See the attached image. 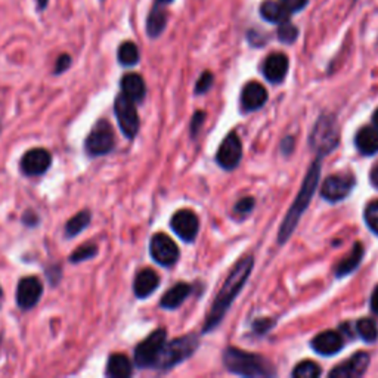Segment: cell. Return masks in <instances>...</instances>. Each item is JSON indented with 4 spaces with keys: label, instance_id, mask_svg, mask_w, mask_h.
Returning <instances> with one entry per match:
<instances>
[{
    "label": "cell",
    "instance_id": "cell-1",
    "mask_svg": "<svg viewBox=\"0 0 378 378\" xmlns=\"http://www.w3.org/2000/svg\"><path fill=\"white\" fill-rule=\"evenodd\" d=\"M255 260L251 256H246L238 260V263L230 270L226 281L223 282L222 288L217 292V296L212 304V310L207 315L206 324L203 327V332H212L217 325L222 322L230 304L234 303L239 291L244 288L246 282L253 270Z\"/></svg>",
    "mask_w": 378,
    "mask_h": 378
},
{
    "label": "cell",
    "instance_id": "cell-2",
    "mask_svg": "<svg viewBox=\"0 0 378 378\" xmlns=\"http://www.w3.org/2000/svg\"><path fill=\"white\" fill-rule=\"evenodd\" d=\"M321 160H322V157L318 155V159L312 163L310 169H309L306 177H304L303 185L300 188L296 199H294V203H292L291 208L288 210L286 219H284V222H282L281 229L278 232L279 244H284L286 241L290 239L291 234L294 232V229H296V226L299 225V220L303 216L304 210H306L310 204V199H312L315 191H317L318 183H319Z\"/></svg>",
    "mask_w": 378,
    "mask_h": 378
},
{
    "label": "cell",
    "instance_id": "cell-3",
    "mask_svg": "<svg viewBox=\"0 0 378 378\" xmlns=\"http://www.w3.org/2000/svg\"><path fill=\"white\" fill-rule=\"evenodd\" d=\"M223 364L228 371L241 377H272L275 370L272 364L263 356L241 350L237 348H228L223 352Z\"/></svg>",
    "mask_w": 378,
    "mask_h": 378
},
{
    "label": "cell",
    "instance_id": "cell-4",
    "mask_svg": "<svg viewBox=\"0 0 378 378\" xmlns=\"http://www.w3.org/2000/svg\"><path fill=\"white\" fill-rule=\"evenodd\" d=\"M198 348V337L195 334H188L183 337L175 339L170 343H166L160 352L159 359L154 368L169 370L175 365L188 359Z\"/></svg>",
    "mask_w": 378,
    "mask_h": 378
},
{
    "label": "cell",
    "instance_id": "cell-5",
    "mask_svg": "<svg viewBox=\"0 0 378 378\" xmlns=\"http://www.w3.org/2000/svg\"><path fill=\"white\" fill-rule=\"evenodd\" d=\"M310 146L318 155L324 157L330 154L339 145V128L337 121L330 114H324L315 123L310 138Z\"/></svg>",
    "mask_w": 378,
    "mask_h": 378
},
{
    "label": "cell",
    "instance_id": "cell-6",
    "mask_svg": "<svg viewBox=\"0 0 378 378\" xmlns=\"http://www.w3.org/2000/svg\"><path fill=\"white\" fill-rule=\"evenodd\" d=\"M166 330H157L148 335L138 348L135 349V362L139 368H154L159 359L163 346L166 344Z\"/></svg>",
    "mask_w": 378,
    "mask_h": 378
},
{
    "label": "cell",
    "instance_id": "cell-7",
    "mask_svg": "<svg viewBox=\"0 0 378 378\" xmlns=\"http://www.w3.org/2000/svg\"><path fill=\"white\" fill-rule=\"evenodd\" d=\"M115 145V138L111 124L105 120H99L93 126L92 132L86 139V152L92 157L105 155L112 151Z\"/></svg>",
    "mask_w": 378,
    "mask_h": 378
},
{
    "label": "cell",
    "instance_id": "cell-8",
    "mask_svg": "<svg viewBox=\"0 0 378 378\" xmlns=\"http://www.w3.org/2000/svg\"><path fill=\"white\" fill-rule=\"evenodd\" d=\"M114 112L123 135L128 139H133L139 130V115L136 111L135 102L121 93L114 103Z\"/></svg>",
    "mask_w": 378,
    "mask_h": 378
},
{
    "label": "cell",
    "instance_id": "cell-9",
    "mask_svg": "<svg viewBox=\"0 0 378 378\" xmlns=\"http://www.w3.org/2000/svg\"><path fill=\"white\" fill-rule=\"evenodd\" d=\"M151 256L161 266H172L179 259V248L166 234H155L151 239Z\"/></svg>",
    "mask_w": 378,
    "mask_h": 378
},
{
    "label": "cell",
    "instance_id": "cell-10",
    "mask_svg": "<svg viewBox=\"0 0 378 378\" xmlns=\"http://www.w3.org/2000/svg\"><path fill=\"white\" fill-rule=\"evenodd\" d=\"M353 176L349 175H332L324 182L321 195L330 203H337L348 197L355 188Z\"/></svg>",
    "mask_w": 378,
    "mask_h": 378
},
{
    "label": "cell",
    "instance_id": "cell-11",
    "mask_svg": "<svg viewBox=\"0 0 378 378\" xmlns=\"http://www.w3.org/2000/svg\"><path fill=\"white\" fill-rule=\"evenodd\" d=\"M243 157V145L237 133H229L217 151V163L225 170H232Z\"/></svg>",
    "mask_w": 378,
    "mask_h": 378
},
{
    "label": "cell",
    "instance_id": "cell-12",
    "mask_svg": "<svg viewBox=\"0 0 378 378\" xmlns=\"http://www.w3.org/2000/svg\"><path fill=\"white\" fill-rule=\"evenodd\" d=\"M170 226L177 237L186 241V243H191V241L197 238L199 222L197 215L191 212V210H179L172 217Z\"/></svg>",
    "mask_w": 378,
    "mask_h": 378
},
{
    "label": "cell",
    "instance_id": "cell-13",
    "mask_svg": "<svg viewBox=\"0 0 378 378\" xmlns=\"http://www.w3.org/2000/svg\"><path fill=\"white\" fill-rule=\"evenodd\" d=\"M41 292H43V286L39 278L27 277L23 278L18 284L17 290V303L21 309H31L39 303Z\"/></svg>",
    "mask_w": 378,
    "mask_h": 378
},
{
    "label": "cell",
    "instance_id": "cell-14",
    "mask_svg": "<svg viewBox=\"0 0 378 378\" xmlns=\"http://www.w3.org/2000/svg\"><path fill=\"white\" fill-rule=\"evenodd\" d=\"M52 164V155L43 148L30 150L21 160V169L27 176L43 175Z\"/></svg>",
    "mask_w": 378,
    "mask_h": 378
},
{
    "label": "cell",
    "instance_id": "cell-15",
    "mask_svg": "<svg viewBox=\"0 0 378 378\" xmlns=\"http://www.w3.org/2000/svg\"><path fill=\"white\" fill-rule=\"evenodd\" d=\"M368 364H370V355L365 352H358L355 353L349 361L335 366V368L330 372V377H337V378L361 377L365 374L366 368H368Z\"/></svg>",
    "mask_w": 378,
    "mask_h": 378
},
{
    "label": "cell",
    "instance_id": "cell-16",
    "mask_svg": "<svg viewBox=\"0 0 378 378\" xmlns=\"http://www.w3.org/2000/svg\"><path fill=\"white\" fill-rule=\"evenodd\" d=\"M343 337L337 331H325L312 340L313 350L322 356H332L343 349Z\"/></svg>",
    "mask_w": 378,
    "mask_h": 378
},
{
    "label": "cell",
    "instance_id": "cell-17",
    "mask_svg": "<svg viewBox=\"0 0 378 378\" xmlns=\"http://www.w3.org/2000/svg\"><path fill=\"white\" fill-rule=\"evenodd\" d=\"M266 101L268 92L257 81L247 83L243 89V93H241V103H243V108L247 112L261 108Z\"/></svg>",
    "mask_w": 378,
    "mask_h": 378
},
{
    "label": "cell",
    "instance_id": "cell-18",
    "mask_svg": "<svg viewBox=\"0 0 378 378\" xmlns=\"http://www.w3.org/2000/svg\"><path fill=\"white\" fill-rule=\"evenodd\" d=\"M288 58L284 54H272L266 58L263 74L270 83H281L287 76Z\"/></svg>",
    "mask_w": 378,
    "mask_h": 378
},
{
    "label": "cell",
    "instance_id": "cell-19",
    "mask_svg": "<svg viewBox=\"0 0 378 378\" xmlns=\"http://www.w3.org/2000/svg\"><path fill=\"white\" fill-rule=\"evenodd\" d=\"M159 284H160V278L152 269H143L139 272L138 277H136L135 279L133 291L136 294V297L146 299L148 296H151L157 288H159Z\"/></svg>",
    "mask_w": 378,
    "mask_h": 378
},
{
    "label": "cell",
    "instance_id": "cell-20",
    "mask_svg": "<svg viewBox=\"0 0 378 378\" xmlns=\"http://www.w3.org/2000/svg\"><path fill=\"white\" fill-rule=\"evenodd\" d=\"M355 143L358 151L364 155H372L378 152V129L365 126L356 133Z\"/></svg>",
    "mask_w": 378,
    "mask_h": 378
},
{
    "label": "cell",
    "instance_id": "cell-21",
    "mask_svg": "<svg viewBox=\"0 0 378 378\" xmlns=\"http://www.w3.org/2000/svg\"><path fill=\"white\" fill-rule=\"evenodd\" d=\"M121 93L133 102H141L145 98V81L139 74H126L121 79Z\"/></svg>",
    "mask_w": 378,
    "mask_h": 378
},
{
    "label": "cell",
    "instance_id": "cell-22",
    "mask_svg": "<svg viewBox=\"0 0 378 378\" xmlns=\"http://www.w3.org/2000/svg\"><path fill=\"white\" fill-rule=\"evenodd\" d=\"M260 15L261 18L266 19L268 23L282 24L290 21L291 14L284 8L281 2H277V0H266V2H263L260 6Z\"/></svg>",
    "mask_w": 378,
    "mask_h": 378
},
{
    "label": "cell",
    "instance_id": "cell-23",
    "mask_svg": "<svg viewBox=\"0 0 378 378\" xmlns=\"http://www.w3.org/2000/svg\"><path fill=\"white\" fill-rule=\"evenodd\" d=\"M191 291H192V288H191V286H188V284H185V282L176 284L173 288H170L164 294L161 301H160V306L163 309H177L188 299Z\"/></svg>",
    "mask_w": 378,
    "mask_h": 378
},
{
    "label": "cell",
    "instance_id": "cell-24",
    "mask_svg": "<svg viewBox=\"0 0 378 378\" xmlns=\"http://www.w3.org/2000/svg\"><path fill=\"white\" fill-rule=\"evenodd\" d=\"M133 372V366L128 356L121 353L111 355L107 365V375L112 378H128Z\"/></svg>",
    "mask_w": 378,
    "mask_h": 378
},
{
    "label": "cell",
    "instance_id": "cell-25",
    "mask_svg": "<svg viewBox=\"0 0 378 378\" xmlns=\"http://www.w3.org/2000/svg\"><path fill=\"white\" fill-rule=\"evenodd\" d=\"M167 24V12L163 3H157L148 15L146 21V31H148L150 37H159Z\"/></svg>",
    "mask_w": 378,
    "mask_h": 378
},
{
    "label": "cell",
    "instance_id": "cell-26",
    "mask_svg": "<svg viewBox=\"0 0 378 378\" xmlns=\"http://www.w3.org/2000/svg\"><path fill=\"white\" fill-rule=\"evenodd\" d=\"M362 257H364V247L361 243H356L352 250V253L344 260H341V263L335 268V277L343 278L346 275L352 274V272L361 265Z\"/></svg>",
    "mask_w": 378,
    "mask_h": 378
},
{
    "label": "cell",
    "instance_id": "cell-27",
    "mask_svg": "<svg viewBox=\"0 0 378 378\" xmlns=\"http://www.w3.org/2000/svg\"><path fill=\"white\" fill-rule=\"evenodd\" d=\"M119 61L124 67H133L139 62V49L132 41H124L119 48Z\"/></svg>",
    "mask_w": 378,
    "mask_h": 378
},
{
    "label": "cell",
    "instance_id": "cell-28",
    "mask_svg": "<svg viewBox=\"0 0 378 378\" xmlns=\"http://www.w3.org/2000/svg\"><path fill=\"white\" fill-rule=\"evenodd\" d=\"M90 213L88 210L85 212H80L79 215H76L72 219H70L67 225H66V235L67 237H76L77 234H80L83 229H86L88 225L90 223Z\"/></svg>",
    "mask_w": 378,
    "mask_h": 378
},
{
    "label": "cell",
    "instance_id": "cell-29",
    "mask_svg": "<svg viewBox=\"0 0 378 378\" xmlns=\"http://www.w3.org/2000/svg\"><path fill=\"white\" fill-rule=\"evenodd\" d=\"M358 334L366 343H374L378 339V325L370 318H364L358 322Z\"/></svg>",
    "mask_w": 378,
    "mask_h": 378
},
{
    "label": "cell",
    "instance_id": "cell-30",
    "mask_svg": "<svg viewBox=\"0 0 378 378\" xmlns=\"http://www.w3.org/2000/svg\"><path fill=\"white\" fill-rule=\"evenodd\" d=\"M321 375V368L318 364L312 361H303L300 362L292 371L294 378H317Z\"/></svg>",
    "mask_w": 378,
    "mask_h": 378
},
{
    "label": "cell",
    "instance_id": "cell-31",
    "mask_svg": "<svg viewBox=\"0 0 378 378\" xmlns=\"http://www.w3.org/2000/svg\"><path fill=\"white\" fill-rule=\"evenodd\" d=\"M297 36H299V30L296 27H294L290 23V21H287V23L279 24L278 39L282 41V43H292V41L297 39Z\"/></svg>",
    "mask_w": 378,
    "mask_h": 378
},
{
    "label": "cell",
    "instance_id": "cell-32",
    "mask_svg": "<svg viewBox=\"0 0 378 378\" xmlns=\"http://www.w3.org/2000/svg\"><path fill=\"white\" fill-rule=\"evenodd\" d=\"M97 253H98L97 246H92V244L81 246L74 251V253L70 256V261H72V263H79V261H83V260H88L90 257H93Z\"/></svg>",
    "mask_w": 378,
    "mask_h": 378
},
{
    "label": "cell",
    "instance_id": "cell-33",
    "mask_svg": "<svg viewBox=\"0 0 378 378\" xmlns=\"http://www.w3.org/2000/svg\"><path fill=\"white\" fill-rule=\"evenodd\" d=\"M365 222L372 232L378 235V201L368 204L365 208Z\"/></svg>",
    "mask_w": 378,
    "mask_h": 378
},
{
    "label": "cell",
    "instance_id": "cell-34",
    "mask_svg": "<svg viewBox=\"0 0 378 378\" xmlns=\"http://www.w3.org/2000/svg\"><path fill=\"white\" fill-rule=\"evenodd\" d=\"M213 85V74L212 72H203V76L198 79L197 81V86H195V93L197 94H201V93H206L210 88H212Z\"/></svg>",
    "mask_w": 378,
    "mask_h": 378
},
{
    "label": "cell",
    "instance_id": "cell-35",
    "mask_svg": "<svg viewBox=\"0 0 378 378\" xmlns=\"http://www.w3.org/2000/svg\"><path fill=\"white\" fill-rule=\"evenodd\" d=\"M309 0H281V3L284 5L290 14L292 12H299V10L304 9V6L308 5Z\"/></svg>",
    "mask_w": 378,
    "mask_h": 378
},
{
    "label": "cell",
    "instance_id": "cell-36",
    "mask_svg": "<svg viewBox=\"0 0 378 378\" xmlns=\"http://www.w3.org/2000/svg\"><path fill=\"white\" fill-rule=\"evenodd\" d=\"M255 207V199L253 198H243L239 199V203L235 206V213L238 215H248Z\"/></svg>",
    "mask_w": 378,
    "mask_h": 378
},
{
    "label": "cell",
    "instance_id": "cell-37",
    "mask_svg": "<svg viewBox=\"0 0 378 378\" xmlns=\"http://www.w3.org/2000/svg\"><path fill=\"white\" fill-rule=\"evenodd\" d=\"M70 66H71V58L68 55H61L57 61L55 72H57V74H59V72H64Z\"/></svg>",
    "mask_w": 378,
    "mask_h": 378
},
{
    "label": "cell",
    "instance_id": "cell-38",
    "mask_svg": "<svg viewBox=\"0 0 378 378\" xmlns=\"http://www.w3.org/2000/svg\"><path fill=\"white\" fill-rule=\"evenodd\" d=\"M274 324H275L274 321L261 319V321H257V322L253 325V328H255V331H257V332H268V330H269Z\"/></svg>",
    "mask_w": 378,
    "mask_h": 378
},
{
    "label": "cell",
    "instance_id": "cell-39",
    "mask_svg": "<svg viewBox=\"0 0 378 378\" xmlns=\"http://www.w3.org/2000/svg\"><path fill=\"white\" fill-rule=\"evenodd\" d=\"M204 121V112L198 111L195 115H194V120H192V124H191V130H192V135H197L199 126L203 124Z\"/></svg>",
    "mask_w": 378,
    "mask_h": 378
},
{
    "label": "cell",
    "instance_id": "cell-40",
    "mask_svg": "<svg viewBox=\"0 0 378 378\" xmlns=\"http://www.w3.org/2000/svg\"><path fill=\"white\" fill-rule=\"evenodd\" d=\"M371 310L378 315V286L374 288L372 291V296H371Z\"/></svg>",
    "mask_w": 378,
    "mask_h": 378
},
{
    "label": "cell",
    "instance_id": "cell-41",
    "mask_svg": "<svg viewBox=\"0 0 378 378\" xmlns=\"http://www.w3.org/2000/svg\"><path fill=\"white\" fill-rule=\"evenodd\" d=\"M371 182L378 189V164L374 167V170L371 172Z\"/></svg>",
    "mask_w": 378,
    "mask_h": 378
},
{
    "label": "cell",
    "instance_id": "cell-42",
    "mask_svg": "<svg viewBox=\"0 0 378 378\" xmlns=\"http://www.w3.org/2000/svg\"><path fill=\"white\" fill-rule=\"evenodd\" d=\"M48 2H49V0H37V5H39L40 9H45L46 5H48Z\"/></svg>",
    "mask_w": 378,
    "mask_h": 378
},
{
    "label": "cell",
    "instance_id": "cell-43",
    "mask_svg": "<svg viewBox=\"0 0 378 378\" xmlns=\"http://www.w3.org/2000/svg\"><path fill=\"white\" fill-rule=\"evenodd\" d=\"M372 121H374V126H375V128L378 129V108L375 110V112H374V115H372Z\"/></svg>",
    "mask_w": 378,
    "mask_h": 378
},
{
    "label": "cell",
    "instance_id": "cell-44",
    "mask_svg": "<svg viewBox=\"0 0 378 378\" xmlns=\"http://www.w3.org/2000/svg\"><path fill=\"white\" fill-rule=\"evenodd\" d=\"M157 2H159V3H170L172 2V0H157Z\"/></svg>",
    "mask_w": 378,
    "mask_h": 378
},
{
    "label": "cell",
    "instance_id": "cell-45",
    "mask_svg": "<svg viewBox=\"0 0 378 378\" xmlns=\"http://www.w3.org/2000/svg\"><path fill=\"white\" fill-rule=\"evenodd\" d=\"M2 292H3V291H2V288H0V297H2Z\"/></svg>",
    "mask_w": 378,
    "mask_h": 378
}]
</instances>
